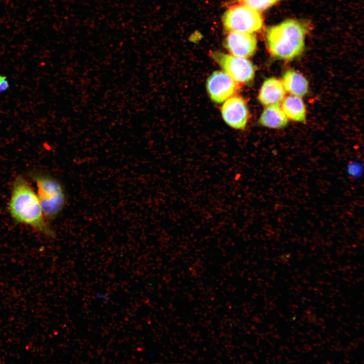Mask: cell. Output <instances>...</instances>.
<instances>
[{
	"mask_svg": "<svg viewBox=\"0 0 364 364\" xmlns=\"http://www.w3.org/2000/svg\"><path fill=\"white\" fill-rule=\"evenodd\" d=\"M259 123L271 128H281L288 123V118L283 111L281 104L266 106L259 119Z\"/></svg>",
	"mask_w": 364,
	"mask_h": 364,
	"instance_id": "8fae6325",
	"label": "cell"
},
{
	"mask_svg": "<svg viewBox=\"0 0 364 364\" xmlns=\"http://www.w3.org/2000/svg\"><path fill=\"white\" fill-rule=\"evenodd\" d=\"M260 13L245 5L230 8L222 16L225 29L230 32L253 33L259 30L263 25Z\"/></svg>",
	"mask_w": 364,
	"mask_h": 364,
	"instance_id": "277c9868",
	"label": "cell"
},
{
	"mask_svg": "<svg viewBox=\"0 0 364 364\" xmlns=\"http://www.w3.org/2000/svg\"><path fill=\"white\" fill-rule=\"evenodd\" d=\"M211 57L223 69L225 73L240 84L252 81L255 76V67L245 58L214 51Z\"/></svg>",
	"mask_w": 364,
	"mask_h": 364,
	"instance_id": "5b68a950",
	"label": "cell"
},
{
	"mask_svg": "<svg viewBox=\"0 0 364 364\" xmlns=\"http://www.w3.org/2000/svg\"><path fill=\"white\" fill-rule=\"evenodd\" d=\"M9 208L17 221L31 225L50 237H54V231L44 219L37 194L21 175L13 183Z\"/></svg>",
	"mask_w": 364,
	"mask_h": 364,
	"instance_id": "6da1fadb",
	"label": "cell"
},
{
	"mask_svg": "<svg viewBox=\"0 0 364 364\" xmlns=\"http://www.w3.org/2000/svg\"><path fill=\"white\" fill-rule=\"evenodd\" d=\"M246 6L258 11L266 10L277 4L280 0H242Z\"/></svg>",
	"mask_w": 364,
	"mask_h": 364,
	"instance_id": "4fadbf2b",
	"label": "cell"
},
{
	"mask_svg": "<svg viewBox=\"0 0 364 364\" xmlns=\"http://www.w3.org/2000/svg\"><path fill=\"white\" fill-rule=\"evenodd\" d=\"M240 85L224 71H216L207 78L206 90L211 101L220 104L235 95Z\"/></svg>",
	"mask_w": 364,
	"mask_h": 364,
	"instance_id": "8992f818",
	"label": "cell"
},
{
	"mask_svg": "<svg viewBox=\"0 0 364 364\" xmlns=\"http://www.w3.org/2000/svg\"><path fill=\"white\" fill-rule=\"evenodd\" d=\"M348 172L354 177H358L362 172L360 165L357 163H352L348 165Z\"/></svg>",
	"mask_w": 364,
	"mask_h": 364,
	"instance_id": "5bb4252c",
	"label": "cell"
},
{
	"mask_svg": "<svg viewBox=\"0 0 364 364\" xmlns=\"http://www.w3.org/2000/svg\"><path fill=\"white\" fill-rule=\"evenodd\" d=\"M286 92L291 95L303 97L308 90V82L301 73L293 70L285 72L281 80Z\"/></svg>",
	"mask_w": 364,
	"mask_h": 364,
	"instance_id": "30bf717a",
	"label": "cell"
},
{
	"mask_svg": "<svg viewBox=\"0 0 364 364\" xmlns=\"http://www.w3.org/2000/svg\"><path fill=\"white\" fill-rule=\"evenodd\" d=\"M224 46L233 55L247 58L255 52L256 37L252 33L230 32L224 39Z\"/></svg>",
	"mask_w": 364,
	"mask_h": 364,
	"instance_id": "ba28073f",
	"label": "cell"
},
{
	"mask_svg": "<svg viewBox=\"0 0 364 364\" xmlns=\"http://www.w3.org/2000/svg\"><path fill=\"white\" fill-rule=\"evenodd\" d=\"M96 297L98 298H102L105 302H107L108 300L107 296L105 294L98 293L96 295Z\"/></svg>",
	"mask_w": 364,
	"mask_h": 364,
	"instance_id": "2e32d148",
	"label": "cell"
},
{
	"mask_svg": "<svg viewBox=\"0 0 364 364\" xmlns=\"http://www.w3.org/2000/svg\"><path fill=\"white\" fill-rule=\"evenodd\" d=\"M225 122L236 129H244L249 119V110L244 99L235 95L224 102L220 109Z\"/></svg>",
	"mask_w": 364,
	"mask_h": 364,
	"instance_id": "52a82bcc",
	"label": "cell"
},
{
	"mask_svg": "<svg viewBox=\"0 0 364 364\" xmlns=\"http://www.w3.org/2000/svg\"><path fill=\"white\" fill-rule=\"evenodd\" d=\"M286 91L281 80L275 77L266 79L258 95L259 103L265 106L281 104L285 97Z\"/></svg>",
	"mask_w": 364,
	"mask_h": 364,
	"instance_id": "9c48e42d",
	"label": "cell"
},
{
	"mask_svg": "<svg viewBox=\"0 0 364 364\" xmlns=\"http://www.w3.org/2000/svg\"><path fill=\"white\" fill-rule=\"evenodd\" d=\"M32 177L37 189V196L44 216L52 219L64 209L66 195L61 184L53 176L42 173H34Z\"/></svg>",
	"mask_w": 364,
	"mask_h": 364,
	"instance_id": "3957f363",
	"label": "cell"
},
{
	"mask_svg": "<svg viewBox=\"0 0 364 364\" xmlns=\"http://www.w3.org/2000/svg\"><path fill=\"white\" fill-rule=\"evenodd\" d=\"M9 87V82L7 79V76L0 75V93L5 92Z\"/></svg>",
	"mask_w": 364,
	"mask_h": 364,
	"instance_id": "9a60e30c",
	"label": "cell"
},
{
	"mask_svg": "<svg viewBox=\"0 0 364 364\" xmlns=\"http://www.w3.org/2000/svg\"><path fill=\"white\" fill-rule=\"evenodd\" d=\"M307 27L294 19L286 20L269 27L266 38L270 55L278 59L291 60L300 56L305 46Z\"/></svg>",
	"mask_w": 364,
	"mask_h": 364,
	"instance_id": "7a4b0ae2",
	"label": "cell"
},
{
	"mask_svg": "<svg viewBox=\"0 0 364 364\" xmlns=\"http://www.w3.org/2000/svg\"><path fill=\"white\" fill-rule=\"evenodd\" d=\"M281 103V108L288 119L297 122L305 121L306 108L301 97L288 96L285 97Z\"/></svg>",
	"mask_w": 364,
	"mask_h": 364,
	"instance_id": "7c38bea8",
	"label": "cell"
}]
</instances>
